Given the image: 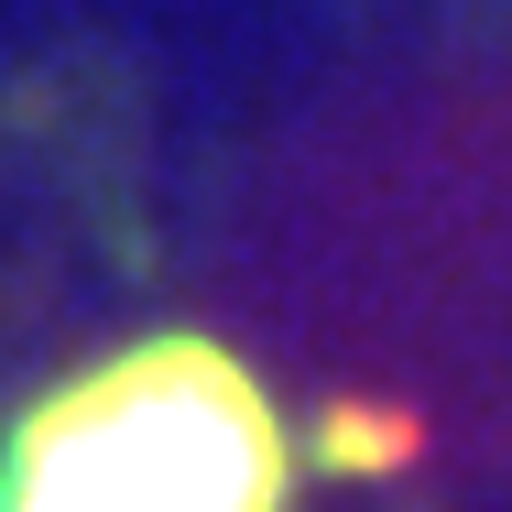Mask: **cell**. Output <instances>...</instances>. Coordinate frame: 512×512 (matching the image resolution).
Here are the masks:
<instances>
[{
  "label": "cell",
  "mask_w": 512,
  "mask_h": 512,
  "mask_svg": "<svg viewBox=\"0 0 512 512\" xmlns=\"http://www.w3.org/2000/svg\"><path fill=\"white\" fill-rule=\"evenodd\" d=\"M0 512H284L273 393L218 338H131L0 436Z\"/></svg>",
  "instance_id": "6da1fadb"
}]
</instances>
